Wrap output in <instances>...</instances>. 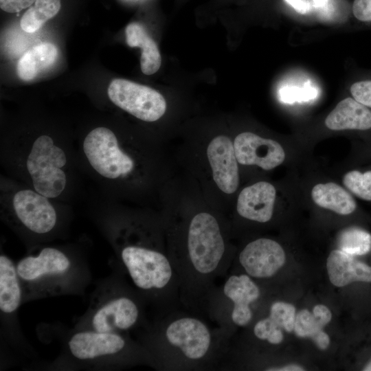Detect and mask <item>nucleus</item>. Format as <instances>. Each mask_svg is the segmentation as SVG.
<instances>
[{
  "label": "nucleus",
  "mask_w": 371,
  "mask_h": 371,
  "mask_svg": "<svg viewBox=\"0 0 371 371\" xmlns=\"http://www.w3.org/2000/svg\"><path fill=\"white\" fill-rule=\"evenodd\" d=\"M208 321L183 307L159 315L145 341L152 365L166 371L221 370L231 339Z\"/></svg>",
  "instance_id": "obj_1"
},
{
  "label": "nucleus",
  "mask_w": 371,
  "mask_h": 371,
  "mask_svg": "<svg viewBox=\"0 0 371 371\" xmlns=\"http://www.w3.org/2000/svg\"><path fill=\"white\" fill-rule=\"evenodd\" d=\"M2 149L3 163L25 186L53 200L69 191L73 176L69 146L42 133Z\"/></svg>",
  "instance_id": "obj_2"
},
{
  "label": "nucleus",
  "mask_w": 371,
  "mask_h": 371,
  "mask_svg": "<svg viewBox=\"0 0 371 371\" xmlns=\"http://www.w3.org/2000/svg\"><path fill=\"white\" fill-rule=\"evenodd\" d=\"M261 295L257 282L246 273L231 271L209 293L205 307L207 319L231 339L237 328L247 327L254 318L252 305Z\"/></svg>",
  "instance_id": "obj_3"
},
{
  "label": "nucleus",
  "mask_w": 371,
  "mask_h": 371,
  "mask_svg": "<svg viewBox=\"0 0 371 371\" xmlns=\"http://www.w3.org/2000/svg\"><path fill=\"white\" fill-rule=\"evenodd\" d=\"M52 200L24 186L1 195L3 210L29 232L38 235L52 232L58 223V211Z\"/></svg>",
  "instance_id": "obj_4"
},
{
  "label": "nucleus",
  "mask_w": 371,
  "mask_h": 371,
  "mask_svg": "<svg viewBox=\"0 0 371 371\" xmlns=\"http://www.w3.org/2000/svg\"><path fill=\"white\" fill-rule=\"evenodd\" d=\"M107 93L115 105L145 122L157 121L166 110V102L159 92L126 79L113 80Z\"/></svg>",
  "instance_id": "obj_5"
},
{
  "label": "nucleus",
  "mask_w": 371,
  "mask_h": 371,
  "mask_svg": "<svg viewBox=\"0 0 371 371\" xmlns=\"http://www.w3.org/2000/svg\"><path fill=\"white\" fill-rule=\"evenodd\" d=\"M124 291L99 305L90 318L92 330L116 333L129 330L142 321V304L136 295Z\"/></svg>",
  "instance_id": "obj_6"
},
{
  "label": "nucleus",
  "mask_w": 371,
  "mask_h": 371,
  "mask_svg": "<svg viewBox=\"0 0 371 371\" xmlns=\"http://www.w3.org/2000/svg\"><path fill=\"white\" fill-rule=\"evenodd\" d=\"M69 348L72 355L81 360L124 353L145 357L152 363L150 357L144 348L140 349L133 346L124 336L116 333L92 330L79 331L69 339Z\"/></svg>",
  "instance_id": "obj_7"
},
{
  "label": "nucleus",
  "mask_w": 371,
  "mask_h": 371,
  "mask_svg": "<svg viewBox=\"0 0 371 371\" xmlns=\"http://www.w3.org/2000/svg\"><path fill=\"white\" fill-rule=\"evenodd\" d=\"M237 265L254 280L273 277L284 266L286 256L282 246L267 238H260L248 243L238 254Z\"/></svg>",
  "instance_id": "obj_8"
},
{
  "label": "nucleus",
  "mask_w": 371,
  "mask_h": 371,
  "mask_svg": "<svg viewBox=\"0 0 371 371\" xmlns=\"http://www.w3.org/2000/svg\"><path fill=\"white\" fill-rule=\"evenodd\" d=\"M234 147L239 164L256 165L266 170L280 166L285 159V152L278 142L251 132L238 135Z\"/></svg>",
  "instance_id": "obj_9"
},
{
  "label": "nucleus",
  "mask_w": 371,
  "mask_h": 371,
  "mask_svg": "<svg viewBox=\"0 0 371 371\" xmlns=\"http://www.w3.org/2000/svg\"><path fill=\"white\" fill-rule=\"evenodd\" d=\"M207 155L217 186L226 194L234 193L238 187L239 173L231 139L225 135L214 137L207 146Z\"/></svg>",
  "instance_id": "obj_10"
},
{
  "label": "nucleus",
  "mask_w": 371,
  "mask_h": 371,
  "mask_svg": "<svg viewBox=\"0 0 371 371\" xmlns=\"http://www.w3.org/2000/svg\"><path fill=\"white\" fill-rule=\"evenodd\" d=\"M276 196L275 187L267 181H259L240 192L236 205L239 216L247 220L265 223L272 216Z\"/></svg>",
  "instance_id": "obj_11"
},
{
  "label": "nucleus",
  "mask_w": 371,
  "mask_h": 371,
  "mask_svg": "<svg viewBox=\"0 0 371 371\" xmlns=\"http://www.w3.org/2000/svg\"><path fill=\"white\" fill-rule=\"evenodd\" d=\"M71 267L67 255L54 247L43 248L36 256L21 259L16 265L21 280L34 282L40 279L66 273Z\"/></svg>",
  "instance_id": "obj_12"
},
{
  "label": "nucleus",
  "mask_w": 371,
  "mask_h": 371,
  "mask_svg": "<svg viewBox=\"0 0 371 371\" xmlns=\"http://www.w3.org/2000/svg\"><path fill=\"white\" fill-rule=\"evenodd\" d=\"M326 126L333 131H371V109L352 97L341 100L325 119Z\"/></svg>",
  "instance_id": "obj_13"
},
{
  "label": "nucleus",
  "mask_w": 371,
  "mask_h": 371,
  "mask_svg": "<svg viewBox=\"0 0 371 371\" xmlns=\"http://www.w3.org/2000/svg\"><path fill=\"white\" fill-rule=\"evenodd\" d=\"M330 282L344 286L354 282H371V267L339 249L332 251L326 261Z\"/></svg>",
  "instance_id": "obj_14"
},
{
  "label": "nucleus",
  "mask_w": 371,
  "mask_h": 371,
  "mask_svg": "<svg viewBox=\"0 0 371 371\" xmlns=\"http://www.w3.org/2000/svg\"><path fill=\"white\" fill-rule=\"evenodd\" d=\"M125 34L130 47L142 49L140 67L142 73L151 75L157 72L161 64V56L156 43L143 25L137 22L129 23L125 29Z\"/></svg>",
  "instance_id": "obj_15"
},
{
  "label": "nucleus",
  "mask_w": 371,
  "mask_h": 371,
  "mask_svg": "<svg viewBox=\"0 0 371 371\" xmlns=\"http://www.w3.org/2000/svg\"><path fill=\"white\" fill-rule=\"evenodd\" d=\"M311 196L315 203L319 207L341 215L351 214L357 207L352 196L333 182L315 185L312 189Z\"/></svg>",
  "instance_id": "obj_16"
},
{
  "label": "nucleus",
  "mask_w": 371,
  "mask_h": 371,
  "mask_svg": "<svg viewBox=\"0 0 371 371\" xmlns=\"http://www.w3.org/2000/svg\"><path fill=\"white\" fill-rule=\"evenodd\" d=\"M16 266L8 256H0V309L12 313L19 306L21 289Z\"/></svg>",
  "instance_id": "obj_17"
},
{
  "label": "nucleus",
  "mask_w": 371,
  "mask_h": 371,
  "mask_svg": "<svg viewBox=\"0 0 371 371\" xmlns=\"http://www.w3.org/2000/svg\"><path fill=\"white\" fill-rule=\"evenodd\" d=\"M57 56L58 49L52 43H43L33 47L19 60V77L25 81L34 79L40 72L51 66Z\"/></svg>",
  "instance_id": "obj_18"
},
{
  "label": "nucleus",
  "mask_w": 371,
  "mask_h": 371,
  "mask_svg": "<svg viewBox=\"0 0 371 371\" xmlns=\"http://www.w3.org/2000/svg\"><path fill=\"white\" fill-rule=\"evenodd\" d=\"M60 7V0H36L34 5L22 16L21 27L28 33L38 30L47 21L58 14Z\"/></svg>",
  "instance_id": "obj_19"
},
{
  "label": "nucleus",
  "mask_w": 371,
  "mask_h": 371,
  "mask_svg": "<svg viewBox=\"0 0 371 371\" xmlns=\"http://www.w3.org/2000/svg\"><path fill=\"white\" fill-rule=\"evenodd\" d=\"M339 249L352 256H361L371 249V234L359 227L341 231L337 238Z\"/></svg>",
  "instance_id": "obj_20"
},
{
  "label": "nucleus",
  "mask_w": 371,
  "mask_h": 371,
  "mask_svg": "<svg viewBox=\"0 0 371 371\" xmlns=\"http://www.w3.org/2000/svg\"><path fill=\"white\" fill-rule=\"evenodd\" d=\"M345 187L357 197L371 201V170H352L343 177Z\"/></svg>",
  "instance_id": "obj_21"
},
{
  "label": "nucleus",
  "mask_w": 371,
  "mask_h": 371,
  "mask_svg": "<svg viewBox=\"0 0 371 371\" xmlns=\"http://www.w3.org/2000/svg\"><path fill=\"white\" fill-rule=\"evenodd\" d=\"M251 333L258 341L271 345L280 344L284 339L282 329L268 316L258 319L253 325Z\"/></svg>",
  "instance_id": "obj_22"
},
{
  "label": "nucleus",
  "mask_w": 371,
  "mask_h": 371,
  "mask_svg": "<svg viewBox=\"0 0 371 371\" xmlns=\"http://www.w3.org/2000/svg\"><path fill=\"white\" fill-rule=\"evenodd\" d=\"M269 317L280 328L290 333L293 330L296 313L295 308L289 303L278 301L269 307Z\"/></svg>",
  "instance_id": "obj_23"
},
{
  "label": "nucleus",
  "mask_w": 371,
  "mask_h": 371,
  "mask_svg": "<svg viewBox=\"0 0 371 371\" xmlns=\"http://www.w3.org/2000/svg\"><path fill=\"white\" fill-rule=\"evenodd\" d=\"M324 327L313 312L302 309L296 314L293 331L300 337H308L313 339L324 330Z\"/></svg>",
  "instance_id": "obj_24"
},
{
  "label": "nucleus",
  "mask_w": 371,
  "mask_h": 371,
  "mask_svg": "<svg viewBox=\"0 0 371 371\" xmlns=\"http://www.w3.org/2000/svg\"><path fill=\"white\" fill-rule=\"evenodd\" d=\"M350 93L357 101L371 109V77L353 82L350 87Z\"/></svg>",
  "instance_id": "obj_25"
},
{
  "label": "nucleus",
  "mask_w": 371,
  "mask_h": 371,
  "mask_svg": "<svg viewBox=\"0 0 371 371\" xmlns=\"http://www.w3.org/2000/svg\"><path fill=\"white\" fill-rule=\"evenodd\" d=\"M351 10L357 21L371 23V0H354Z\"/></svg>",
  "instance_id": "obj_26"
},
{
  "label": "nucleus",
  "mask_w": 371,
  "mask_h": 371,
  "mask_svg": "<svg viewBox=\"0 0 371 371\" xmlns=\"http://www.w3.org/2000/svg\"><path fill=\"white\" fill-rule=\"evenodd\" d=\"M36 0H0V8L8 13H15L30 6Z\"/></svg>",
  "instance_id": "obj_27"
},
{
  "label": "nucleus",
  "mask_w": 371,
  "mask_h": 371,
  "mask_svg": "<svg viewBox=\"0 0 371 371\" xmlns=\"http://www.w3.org/2000/svg\"><path fill=\"white\" fill-rule=\"evenodd\" d=\"M313 313L324 326H326L332 319L330 309L323 304L315 306L313 308Z\"/></svg>",
  "instance_id": "obj_28"
},
{
  "label": "nucleus",
  "mask_w": 371,
  "mask_h": 371,
  "mask_svg": "<svg viewBox=\"0 0 371 371\" xmlns=\"http://www.w3.org/2000/svg\"><path fill=\"white\" fill-rule=\"evenodd\" d=\"M312 340L321 350H326L330 344V337L324 330L320 332Z\"/></svg>",
  "instance_id": "obj_29"
},
{
  "label": "nucleus",
  "mask_w": 371,
  "mask_h": 371,
  "mask_svg": "<svg viewBox=\"0 0 371 371\" xmlns=\"http://www.w3.org/2000/svg\"><path fill=\"white\" fill-rule=\"evenodd\" d=\"M287 3L291 5L296 11L300 13H306L309 8V3L306 0H284Z\"/></svg>",
  "instance_id": "obj_30"
},
{
  "label": "nucleus",
  "mask_w": 371,
  "mask_h": 371,
  "mask_svg": "<svg viewBox=\"0 0 371 371\" xmlns=\"http://www.w3.org/2000/svg\"><path fill=\"white\" fill-rule=\"evenodd\" d=\"M269 371H301L304 369L298 366L295 364L287 365L285 366L278 367V368H271L269 369Z\"/></svg>",
  "instance_id": "obj_31"
},
{
  "label": "nucleus",
  "mask_w": 371,
  "mask_h": 371,
  "mask_svg": "<svg viewBox=\"0 0 371 371\" xmlns=\"http://www.w3.org/2000/svg\"><path fill=\"white\" fill-rule=\"evenodd\" d=\"M330 0H313V5L319 9L324 8Z\"/></svg>",
  "instance_id": "obj_32"
},
{
  "label": "nucleus",
  "mask_w": 371,
  "mask_h": 371,
  "mask_svg": "<svg viewBox=\"0 0 371 371\" xmlns=\"http://www.w3.org/2000/svg\"><path fill=\"white\" fill-rule=\"evenodd\" d=\"M363 370L364 371H371V359L369 362L365 366Z\"/></svg>",
  "instance_id": "obj_33"
}]
</instances>
